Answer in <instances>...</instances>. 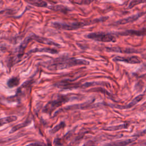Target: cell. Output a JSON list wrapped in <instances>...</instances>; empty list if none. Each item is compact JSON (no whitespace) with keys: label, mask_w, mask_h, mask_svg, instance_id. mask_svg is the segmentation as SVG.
Wrapping results in <instances>:
<instances>
[{"label":"cell","mask_w":146,"mask_h":146,"mask_svg":"<svg viewBox=\"0 0 146 146\" xmlns=\"http://www.w3.org/2000/svg\"><path fill=\"white\" fill-rule=\"evenodd\" d=\"M89 62L84 59L73 58H59L50 61L47 68L50 70L65 69L78 65H88Z\"/></svg>","instance_id":"6da1fadb"},{"label":"cell","mask_w":146,"mask_h":146,"mask_svg":"<svg viewBox=\"0 0 146 146\" xmlns=\"http://www.w3.org/2000/svg\"><path fill=\"white\" fill-rule=\"evenodd\" d=\"M92 23V21L88 22H77L72 23H62V22H54L52 23V26L58 29H62L64 30H72L83 27L85 26L90 25Z\"/></svg>","instance_id":"7a4b0ae2"},{"label":"cell","mask_w":146,"mask_h":146,"mask_svg":"<svg viewBox=\"0 0 146 146\" xmlns=\"http://www.w3.org/2000/svg\"><path fill=\"white\" fill-rule=\"evenodd\" d=\"M68 97L64 95H59L57 99L49 102L43 109L44 112L50 113L56 108L60 106L68 100Z\"/></svg>","instance_id":"3957f363"},{"label":"cell","mask_w":146,"mask_h":146,"mask_svg":"<svg viewBox=\"0 0 146 146\" xmlns=\"http://www.w3.org/2000/svg\"><path fill=\"white\" fill-rule=\"evenodd\" d=\"M87 38L93 40L103 42H115L116 38L112 34L103 33H90L87 35Z\"/></svg>","instance_id":"277c9868"},{"label":"cell","mask_w":146,"mask_h":146,"mask_svg":"<svg viewBox=\"0 0 146 146\" xmlns=\"http://www.w3.org/2000/svg\"><path fill=\"white\" fill-rule=\"evenodd\" d=\"M115 61L124 62L131 64H137L141 63V60L137 56H129V57H121V56H116L113 58Z\"/></svg>","instance_id":"5b68a950"},{"label":"cell","mask_w":146,"mask_h":146,"mask_svg":"<svg viewBox=\"0 0 146 146\" xmlns=\"http://www.w3.org/2000/svg\"><path fill=\"white\" fill-rule=\"evenodd\" d=\"M144 94L143 95H139V96L135 97L128 104L124 106H116V108H119V109H128L132 107L135 105H136L138 102H139L140 100H141L143 98Z\"/></svg>","instance_id":"8992f818"},{"label":"cell","mask_w":146,"mask_h":146,"mask_svg":"<svg viewBox=\"0 0 146 146\" xmlns=\"http://www.w3.org/2000/svg\"><path fill=\"white\" fill-rule=\"evenodd\" d=\"M141 15H142V13H141V14H136V15L129 17L127 18L119 20V21H117L116 22V24H117V25H123V24H125V23H129V22H133V21H136V19H137Z\"/></svg>","instance_id":"52a82bcc"},{"label":"cell","mask_w":146,"mask_h":146,"mask_svg":"<svg viewBox=\"0 0 146 146\" xmlns=\"http://www.w3.org/2000/svg\"><path fill=\"white\" fill-rule=\"evenodd\" d=\"M17 119L16 116H10L8 117H5L0 119V127L3 126L5 124H9L13 121H15Z\"/></svg>","instance_id":"ba28073f"},{"label":"cell","mask_w":146,"mask_h":146,"mask_svg":"<svg viewBox=\"0 0 146 146\" xmlns=\"http://www.w3.org/2000/svg\"><path fill=\"white\" fill-rule=\"evenodd\" d=\"M134 140L132 139H128L123 141H116L113 143L110 144L108 145L107 146H125L128 145V144L132 143L133 141Z\"/></svg>","instance_id":"9c48e42d"},{"label":"cell","mask_w":146,"mask_h":146,"mask_svg":"<svg viewBox=\"0 0 146 146\" xmlns=\"http://www.w3.org/2000/svg\"><path fill=\"white\" fill-rule=\"evenodd\" d=\"M28 2L38 7H46L47 3L43 0H27Z\"/></svg>","instance_id":"30bf717a"},{"label":"cell","mask_w":146,"mask_h":146,"mask_svg":"<svg viewBox=\"0 0 146 146\" xmlns=\"http://www.w3.org/2000/svg\"><path fill=\"white\" fill-rule=\"evenodd\" d=\"M35 39L38 42H39L42 43L47 44H51V45H57V46H58V44H56L55 42H53L52 41H51V40H50L49 39H46V38H40V37L38 36H35Z\"/></svg>","instance_id":"8fae6325"},{"label":"cell","mask_w":146,"mask_h":146,"mask_svg":"<svg viewBox=\"0 0 146 146\" xmlns=\"http://www.w3.org/2000/svg\"><path fill=\"white\" fill-rule=\"evenodd\" d=\"M29 123H30V121H28V120H27V121H25V122L23 123L17 124V125H15L14 127H13L11 129V130H10V131L9 133H13L15 132V131H17V130L19 129L20 128H23V127H24L27 126Z\"/></svg>","instance_id":"7c38bea8"},{"label":"cell","mask_w":146,"mask_h":146,"mask_svg":"<svg viewBox=\"0 0 146 146\" xmlns=\"http://www.w3.org/2000/svg\"><path fill=\"white\" fill-rule=\"evenodd\" d=\"M19 83V79L17 77H13L10 78L7 83V86L9 87H14L17 86Z\"/></svg>","instance_id":"4fadbf2b"},{"label":"cell","mask_w":146,"mask_h":146,"mask_svg":"<svg viewBox=\"0 0 146 146\" xmlns=\"http://www.w3.org/2000/svg\"><path fill=\"white\" fill-rule=\"evenodd\" d=\"M145 31L144 30L143 31L142 30H140V31H136V30H128V31H125L124 33H121V35H142V34H144Z\"/></svg>","instance_id":"5bb4252c"},{"label":"cell","mask_w":146,"mask_h":146,"mask_svg":"<svg viewBox=\"0 0 146 146\" xmlns=\"http://www.w3.org/2000/svg\"><path fill=\"white\" fill-rule=\"evenodd\" d=\"M128 127V125L127 124H123L116 126H112L106 128L105 129L107 131H116L118 129H121L123 128H127Z\"/></svg>","instance_id":"9a60e30c"},{"label":"cell","mask_w":146,"mask_h":146,"mask_svg":"<svg viewBox=\"0 0 146 146\" xmlns=\"http://www.w3.org/2000/svg\"><path fill=\"white\" fill-rule=\"evenodd\" d=\"M64 125V123L63 122H61L60 124L56 125L55 127H54L52 129H51L50 131V132L51 133V134H53V133H56V132H58L60 129L62 128Z\"/></svg>","instance_id":"2e32d148"},{"label":"cell","mask_w":146,"mask_h":146,"mask_svg":"<svg viewBox=\"0 0 146 146\" xmlns=\"http://www.w3.org/2000/svg\"><path fill=\"white\" fill-rule=\"evenodd\" d=\"M26 146H44V145L43 144H41L39 143H31Z\"/></svg>","instance_id":"e0dca14e"}]
</instances>
